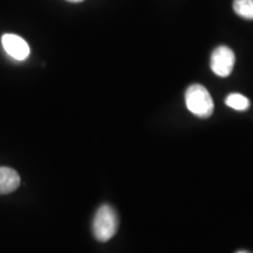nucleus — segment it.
Listing matches in <instances>:
<instances>
[{"mask_svg":"<svg viewBox=\"0 0 253 253\" xmlns=\"http://www.w3.org/2000/svg\"><path fill=\"white\" fill-rule=\"evenodd\" d=\"M233 9L239 17L253 20V0H233Z\"/></svg>","mask_w":253,"mask_h":253,"instance_id":"nucleus-6","label":"nucleus"},{"mask_svg":"<svg viewBox=\"0 0 253 253\" xmlns=\"http://www.w3.org/2000/svg\"><path fill=\"white\" fill-rule=\"evenodd\" d=\"M1 43L5 52L18 61H24L30 55V46L23 38L17 34H4L1 38Z\"/></svg>","mask_w":253,"mask_h":253,"instance_id":"nucleus-4","label":"nucleus"},{"mask_svg":"<svg viewBox=\"0 0 253 253\" xmlns=\"http://www.w3.org/2000/svg\"><path fill=\"white\" fill-rule=\"evenodd\" d=\"M188 109L198 118H209L213 113V101L207 88L202 84H191L185 93Z\"/></svg>","mask_w":253,"mask_h":253,"instance_id":"nucleus-2","label":"nucleus"},{"mask_svg":"<svg viewBox=\"0 0 253 253\" xmlns=\"http://www.w3.org/2000/svg\"><path fill=\"white\" fill-rule=\"evenodd\" d=\"M119 227V218L110 205L104 204L99 208L93 220V233L99 242H108L115 236Z\"/></svg>","mask_w":253,"mask_h":253,"instance_id":"nucleus-1","label":"nucleus"},{"mask_svg":"<svg viewBox=\"0 0 253 253\" xmlns=\"http://www.w3.org/2000/svg\"><path fill=\"white\" fill-rule=\"evenodd\" d=\"M20 185V176L14 169L0 167V195H7Z\"/></svg>","mask_w":253,"mask_h":253,"instance_id":"nucleus-5","label":"nucleus"},{"mask_svg":"<svg viewBox=\"0 0 253 253\" xmlns=\"http://www.w3.org/2000/svg\"><path fill=\"white\" fill-rule=\"evenodd\" d=\"M236 63V56L233 50L227 46H219L211 54V69L214 74L220 78L229 77Z\"/></svg>","mask_w":253,"mask_h":253,"instance_id":"nucleus-3","label":"nucleus"},{"mask_svg":"<svg viewBox=\"0 0 253 253\" xmlns=\"http://www.w3.org/2000/svg\"><path fill=\"white\" fill-rule=\"evenodd\" d=\"M69 2H80V1H84V0H67Z\"/></svg>","mask_w":253,"mask_h":253,"instance_id":"nucleus-8","label":"nucleus"},{"mask_svg":"<svg viewBox=\"0 0 253 253\" xmlns=\"http://www.w3.org/2000/svg\"><path fill=\"white\" fill-rule=\"evenodd\" d=\"M239 253H244V252H239Z\"/></svg>","mask_w":253,"mask_h":253,"instance_id":"nucleus-9","label":"nucleus"},{"mask_svg":"<svg viewBox=\"0 0 253 253\" xmlns=\"http://www.w3.org/2000/svg\"><path fill=\"white\" fill-rule=\"evenodd\" d=\"M225 102L230 108L236 109V110H246L250 106L248 97H245L244 95L237 94V93L230 94L229 96L226 97Z\"/></svg>","mask_w":253,"mask_h":253,"instance_id":"nucleus-7","label":"nucleus"}]
</instances>
